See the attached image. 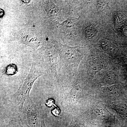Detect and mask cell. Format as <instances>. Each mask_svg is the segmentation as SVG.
I'll return each mask as SVG.
<instances>
[{
  "mask_svg": "<svg viewBox=\"0 0 127 127\" xmlns=\"http://www.w3.org/2000/svg\"><path fill=\"white\" fill-rule=\"evenodd\" d=\"M44 74V72L37 70L35 64L32 63L27 77L21 84L15 93L12 96V99L17 105L20 113L23 108L26 100L31 98L30 96V91L34 82L38 78Z\"/></svg>",
  "mask_w": 127,
  "mask_h": 127,
  "instance_id": "1",
  "label": "cell"
},
{
  "mask_svg": "<svg viewBox=\"0 0 127 127\" xmlns=\"http://www.w3.org/2000/svg\"><path fill=\"white\" fill-rule=\"evenodd\" d=\"M20 113L30 127H40L43 117L31 98L26 100Z\"/></svg>",
  "mask_w": 127,
  "mask_h": 127,
  "instance_id": "2",
  "label": "cell"
},
{
  "mask_svg": "<svg viewBox=\"0 0 127 127\" xmlns=\"http://www.w3.org/2000/svg\"><path fill=\"white\" fill-rule=\"evenodd\" d=\"M54 47L61 59L68 63H79L83 56L78 46L71 47L55 41Z\"/></svg>",
  "mask_w": 127,
  "mask_h": 127,
  "instance_id": "3",
  "label": "cell"
},
{
  "mask_svg": "<svg viewBox=\"0 0 127 127\" xmlns=\"http://www.w3.org/2000/svg\"><path fill=\"white\" fill-rule=\"evenodd\" d=\"M42 61L45 65L50 74L55 80L58 82V78L57 73V55L56 50L45 49L42 56Z\"/></svg>",
  "mask_w": 127,
  "mask_h": 127,
  "instance_id": "4",
  "label": "cell"
},
{
  "mask_svg": "<svg viewBox=\"0 0 127 127\" xmlns=\"http://www.w3.org/2000/svg\"><path fill=\"white\" fill-rule=\"evenodd\" d=\"M21 39L24 44L33 48H36L41 45V39L32 35L23 34L21 36Z\"/></svg>",
  "mask_w": 127,
  "mask_h": 127,
  "instance_id": "5",
  "label": "cell"
},
{
  "mask_svg": "<svg viewBox=\"0 0 127 127\" xmlns=\"http://www.w3.org/2000/svg\"><path fill=\"white\" fill-rule=\"evenodd\" d=\"M44 4L46 12L48 15L53 18H56L58 16L59 10L52 1H46Z\"/></svg>",
  "mask_w": 127,
  "mask_h": 127,
  "instance_id": "6",
  "label": "cell"
},
{
  "mask_svg": "<svg viewBox=\"0 0 127 127\" xmlns=\"http://www.w3.org/2000/svg\"><path fill=\"white\" fill-rule=\"evenodd\" d=\"M76 21L77 19L75 18L67 19L60 24V25L62 27L63 30L66 32L68 30L72 29L75 26Z\"/></svg>",
  "mask_w": 127,
  "mask_h": 127,
  "instance_id": "7",
  "label": "cell"
},
{
  "mask_svg": "<svg viewBox=\"0 0 127 127\" xmlns=\"http://www.w3.org/2000/svg\"><path fill=\"white\" fill-rule=\"evenodd\" d=\"M97 32V30L95 26L93 25L88 27L85 30V33L86 37L89 39H92L95 37Z\"/></svg>",
  "mask_w": 127,
  "mask_h": 127,
  "instance_id": "8",
  "label": "cell"
},
{
  "mask_svg": "<svg viewBox=\"0 0 127 127\" xmlns=\"http://www.w3.org/2000/svg\"><path fill=\"white\" fill-rule=\"evenodd\" d=\"M17 67L14 64H10L7 66L5 73L7 75H14L17 72Z\"/></svg>",
  "mask_w": 127,
  "mask_h": 127,
  "instance_id": "9",
  "label": "cell"
},
{
  "mask_svg": "<svg viewBox=\"0 0 127 127\" xmlns=\"http://www.w3.org/2000/svg\"><path fill=\"white\" fill-rule=\"evenodd\" d=\"M100 45L103 49L107 51H112L113 48L111 42L106 40L102 41L100 42Z\"/></svg>",
  "mask_w": 127,
  "mask_h": 127,
  "instance_id": "10",
  "label": "cell"
},
{
  "mask_svg": "<svg viewBox=\"0 0 127 127\" xmlns=\"http://www.w3.org/2000/svg\"><path fill=\"white\" fill-rule=\"evenodd\" d=\"M107 4L104 1H98L97 3L98 8L102 12H104L106 9Z\"/></svg>",
  "mask_w": 127,
  "mask_h": 127,
  "instance_id": "11",
  "label": "cell"
},
{
  "mask_svg": "<svg viewBox=\"0 0 127 127\" xmlns=\"http://www.w3.org/2000/svg\"><path fill=\"white\" fill-rule=\"evenodd\" d=\"M46 105L49 108H51L53 107L57 106L55 104V101L53 99L50 98L47 100L45 102Z\"/></svg>",
  "mask_w": 127,
  "mask_h": 127,
  "instance_id": "12",
  "label": "cell"
},
{
  "mask_svg": "<svg viewBox=\"0 0 127 127\" xmlns=\"http://www.w3.org/2000/svg\"><path fill=\"white\" fill-rule=\"evenodd\" d=\"M51 113L53 115L56 117H59L61 113V111L58 107H55L54 109L51 110Z\"/></svg>",
  "mask_w": 127,
  "mask_h": 127,
  "instance_id": "13",
  "label": "cell"
},
{
  "mask_svg": "<svg viewBox=\"0 0 127 127\" xmlns=\"http://www.w3.org/2000/svg\"><path fill=\"white\" fill-rule=\"evenodd\" d=\"M10 127H23L21 126L18 123L15 121H12L10 122V123L9 125Z\"/></svg>",
  "mask_w": 127,
  "mask_h": 127,
  "instance_id": "14",
  "label": "cell"
},
{
  "mask_svg": "<svg viewBox=\"0 0 127 127\" xmlns=\"http://www.w3.org/2000/svg\"><path fill=\"white\" fill-rule=\"evenodd\" d=\"M40 127H46L45 124V121H44V118L42 119V121Z\"/></svg>",
  "mask_w": 127,
  "mask_h": 127,
  "instance_id": "15",
  "label": "cell"
},
{
  "mask_svg": "<svg viewBox=\"0 0 127 127\" xmlns=\"http://www.w3.org/2000/svg\"><path fill=\"white\" fill-rule=\"evenodd\" d=\"M0 17H2L4 14V11L2 9H0Z\"/></svg>",
  "mask_w": 127,
  "mask_h": 127,
  "instance_id": "16",
  "label": "cell"
},
{
  "mask_svg": "<svg viewBox=\"0 0 127 127\" xmlns=\"http://www.w3.org/2000/svg\"><path fill=\"white\" fill-rule=\"evenodd\" d=\"M30 0H24L23 1V2H26V3H28V2H30Z\"/></svg>",
  "mask_w": 127,
  "mask_h": 127,
  "instance_id": "17",
  "label": "cell"
}]
</instances>
